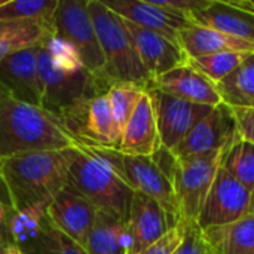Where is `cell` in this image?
I'll return each instance as SVG.
<instances>
[{
    "instance_id": "7402d4cb",
    "label": "cell",
    "mask_w": 254,
    "mask_h": 254,
    "mask_svg": "<svg viewBox=\"0 0 254 254\" xmlns=\"http://www.w3.org/2000/svg\"><path fill=\"white\" fill-rule=\"evenodd\" d=\"M214 254H254V216L247 214L226 226L202 231Z\"/></svg>"
},
{
    "instance_id": "ba28073f",
    "label": "cell",
    "mask_w": 254,
    "mask_h": 254,
    "mask_svg": "<svg viewBox=\"0 0 254 254\" xmlns=\"http://www.w3.org/2000/svg\"><path fill=\"white\" fill-rule=\"evenodd\" d=\"M107 156L121 170L128 185L134 192H140L155 199L165 211L171 226L182 223L179 201L170 179L161 171V168L147 156H129L116 149H106Z\"/></svg>"
},
{
    "instance_id": "e575fe53",
    "label": "cell",
    "mask_w": 254,
    "mask_h": 254,
    "mask_svg": "<svg viewBox=\"0 0 254 254\" xmlns=\"http://www.w3.org/2000/svg\"><path fill=\"white\" fill-rule=\"evenodd\" d=\"M153 1L162 7L180 12L189 18L192 13L205 9L211 3V0H153Z\"/></svg>"
},
{
    "instance_id": "7a4b0ae2",
    "label": "cell",
    "mask_w": 254,
    "mask_h": 254,
    "mask_svg": "<svg viewBox=\"0 0 254 254\" xmlns=\"http://www.w3.org/2000/svg\"><path fill=\"white\" fill-rule=\"evenodd\" d=\"M70 147L15 155L0 161V179L10 199V210L48 205L67 186Z\"/></svg>"
},
{
    "instance_id": "f546056e",
    "label": "cell",
    "mask_w": 254,
    "mask_h": 254,
    "mask_svg": "<svg viewBox=\"0 0 254 254\" xmlns=\"http://www.w3.org/2000/svg\"><path fill=\"white\" fill-rule=\"evenodd\" d=\"M22 254H88L86 250L52 228L48 220L34 240L21 249Z\"/></svg>"
},
{
    "instance_id": "cb8c5ba5",
    "label": "cell",
    "mask_w": 254,
    "mask_h": 254,
    "mask_svg": "<svg viewBox=\"0 0 254 254\" xmlns=\"http://www.w3.org/2000/svg\"><path fill=\"white\" fill-rule=\"evenodd\" d=\"M222 103L232 109L254 110V54L246 60L217 85Z\"/></svg>"
},
{
    "instance_id": "603a6c76",
    "label": "cell",
    "mask_w": 254,
    "mask_h": 254,
    "mask_svg": "<svg viewBox=\"0 0 254 254\" xmlns=\"http://www.w3.org/2000/svg\"><path fill=\"white\" fill-rule=\"evenodd\" d=\"M85 250L88 254H128L129 235L127 223L98 211Z\"/></svg>"
},
{
    "instance_id": "d6986e66",
    "label": "cell",
    "mask_w": 254,
    "mask_h": 254,
    "mask_svg": "<svg viewBox=\"0 0 254 254\" xmlns=\"http://www.w3.org/2000/svg\"><path fill=\"white\" fill-rule=\"evenodd\" d=\"M161 147L162 143L158 131L153 103L149 92L146 91L124 129L119 152L129 156L150 158Z\"/></svg>"
},
{
    "instance_id": "5bb4252c",
    "label": "cell",
    "mask_w": 254,
    "mask_h": 254,
    "mask_svg": "<svg viewBox=\"0 0 254 254\" xmlns=\"http://www.w3.org/2000/svg\"><path fill=\"white\" fill-rule=\"evenodd\" d=\"M122 19L155 31L180 45V31L193 25V21L176 10L162 7L153 0H103Z\"/></svg>"
},
{
    "instance_id": "60d3db41",
    "label": "cell",
    "mask_w": 254,
    "mask_h": 254,
    "mask_svg": "<svg viewBox=\"0 0 254 254\" xmlns=\"http://www.w3.org/2000/svg\"><path fill=\"white\" fill-rule=\"evenodd\" d=\"M9 246V241L6 238V232H4V226L0 228V247H6Z\"/></svg>"
},
{
    "instance_id": "52a82bcc",
    "label": "cell",
    "mask_w": 254,
    "mask_h": 254,
    "mask_svg": "<svg viewBox=\"0 0 254 254\" xmlns=\"http://www.w3.org/2000/svg\"><path fill=\"white\" fill-rule=\"evenodd\" d=\"M223 152L176 158L171 183L179 201L182 223L193 225L220 168Z\"/></svg>"
},
{
    "instance_id": "83f0119b",
    "label": "cell",
    "mask_w": 254,
    "mask_h": 254,
    "mask_svg": "<svg viewBox=\"0 0 254 254\" xmlns=\"http://www.w3.org/2000/svg\"><path fill=\"white\" fill-rule=\"evenodd\" d=\"M60 0H4L0 4V22L42 21L52 22Z\"/></svg>"
},
{
    "instance_id": "f6af8a7d",
    "label": "cell",
    "mask_w": 254,
    "mask_h": 254,
    "mask_svg": "<svg viewBox=\"0 0 254 254\" xmlns=\"http://www.w3.org/2000/svg\"><path fill=\"white\" fill-rule=\"evenodd\" d=\"M3 1H4V0H0V4H1V3H3Z\"/></svg>"
},
{
    "instance_id": "8d00e7d4",
    "label": "cell",
    "mask_w": 254,
    "mask_h": 254,
    "mask_svg": "<svg viewBox=\"0 0 254 254\" xmlns=\"http://www.w3.org/2000/svg\"><path fill=\"white\" fill-rule=\"evenodd\" d=\"M229 3L234 4L235 7H240V9H244V10L254 13V0H231Z\"/></svg>"
},
{
    "instance_id": "b9f144b4",
    "label": "cell",
    "mask_w": 254,
    "mask_h": 254,
    "mask_svg": "<svg viewBox=\"0 0 254 254\" xmlns=\"http://www.w3.org/2000/svg\"><path fill=\"white\" fill-rule=\"evenodd\" d=\"M249 214L254 216V189L252 190V196H250V207H249Z\"/></svg>"
},
{
    "instance_id": "3957f363",
    "label": "cell",
    "mask_w": 254,
    "mask_h": 254,
    "mask_svg": "<svg viewBox=\"0 0 254 254\" xmlns=\"http://www.w3.org/2000/svg\"><path fill=\"white\" fill-rule=\"evenodd\" d=\"M77 144L64 122L48 110L0 98V161L28 152L64 150Z\"/></svg>"
},
{
    "instance_id": "d6a6232c",
    "label": "cell",
    "mask_w": 254,
    "mask_h": 254,
    "mask_svg": "<svg viewBox=\"0 0 254 254\" xmlns=\"http://www.w3.org/2000/svg\"><path fill=\"white\" fill-rule=\"evenodd\" d=\"M186 225V223H185ZM173 254H214L196 223L186 225V235Z\"/></svg>"
},
{
    "instance_id": "ee69618b",
    "label": "cell",
    "mask_w": 254,
    "mask_h": 254,
    "mask_svg": "<svg viewBox=\"0 0 254 254\" xmlns=\"http://www.w3.org/2000/svg\"><path fill=\"white\" fill-rule=\"evenodd\" d=\"M3 95H4V92H3V91H1V89H0V98H1V97H3Z\"/></svg>"
},
{
    "instance_id": "ac0fdd59",
    "label": "cell",
    "mask_w": 254,
    "mask_h": 254,
    "mask_svg": "<svg viewBox=\"0 0 254 254\" xmlns=\"http://www.w3.org/2000/svg\"><path fill=\"white\" fill-rule=\"evenodd\" d=\"M147 89H156L180 100L211 107L222 103L216 83L192 68L189 64L180 65L159 77H155Z\"/></svg>"
},
{
    "instance_id": "1f68e13d",
    "label": "cell",
    "mask_w": 254,
    "mask_h": 254,
    "mask_svg": "<svg viewBox=\"0 0 254 254\" xmlns=\"http://www.w3.org/2000/svg\"><path fill=\"white\" fill-rule=\"evenodd\" d=\"M42 45L46 48L51 61L57 68L64 71H77L85 68L77 52L71 48V45L57 37L54 33H49L42 42Z\"/></svg>"
},
{
    "instance_id": "ffe728a7",
    "label": "cell",
    "mask_w": 254,
    "mask_h": 254,
    "mask_svg": "<svg viewBox=\"0 0 254 254\" xmlns=\"http://www.w3.org/2000/svg\"><path fill=\"white\" fill-rule=\"evenodd\" d=\"M190 19L196 25L222 31L254 45V13L235 7L229 1L211 0L205 9L192 13Z\"/></svg>"
},
{
    "instance_id": "ab89813d",
    "label": "cell",
    "mask_w": 254,
    "mask_h": 254,
    "mask_svg": "<svg viewBox=\"0 0 254 254\" xmlns=\"http://www.w3.org/2000/svg\"><path fill=\"white\" fill-rule=\"evenodd\" d=\"M3 254H22L21 252V249L19 247H16V246H12V244H9L6 249H4V252Z\"/></svg>"
},
{
    "instance_id": "f35d334b",
    "label": "cell",
    "mask_w": 254,
    "mask_h": 254,
    "mask_svg": "<svg viewBox=\"0 0 254 254\" xmlns=\"http://www.w3.org/2000/svg\"><path fill=\"white\" fill-rule=\"evenodd\" d=\"M7 210L3 204H0V228L4 226V222H6V214H7Z\"/></svg>"
},
{
    "instance_id": "7bdbcfd3",
    "label": "cell",
    "mask_w": 254,
    "mask_h": 254,
    "mask_svg": "<svg viewBox=\"0 0 254 254\" xmlns=\"http://www.w3.org/2000/svg\"><path fill=\"white\" fill-rule=\"evenodd\" d=\"M6 247H7V246H6ZM6 247H0V254H3V252H4V249H6Z\"/></svg>"
},
{
    "instance_id": "e0dca14e",
    "label": "cell",
    "mask_w": 254,
    "mask_h": 254,
    "mask_svg": "<svg viewBox=\"0 0 254 254\" xmlns=\"http://www.w3.org/2000/svg\"><path fill=\"white\" fill-rule=\"evenodd\" d=\"M127 228L129 235L128 254L146 250L173 229L162 207L155 199L140 192L134 193Z\"/></svg>"
},
{
    "instance_id": "5b68a950",
    "label": "cell",
    "mask_w": 254,
    "mask_h": 254,
    "mask_svg": "<svg viewBox=\"0 0 254 254\" xmlns=\"http://www.w3.org/2000/svg\"><path fill=\"white\" fill-rule=\"evenodd\" d=\"M37 73L42 91L40 107L60 119L85 101L100 94H106L112 86L109 82L94 76L86 68L77 71L57 68L42 43L39 45L37 54Z\"/></svg>"
},
{
    "instance_id": "836d02e7",
    "label": "cell",
    "mask_w": 254,
    "mask_h": 254,
    "mask_svg": "<svg viewBox=\"0 0 254 254\" xmlns=\"http://www.w3.org/2000/svg\"><path fill=\"white\" fill-rule=\"evenodd\" d=\"M185 235H186V225L179 223L177 226L170 229L158 243H155L153 246L137 254H173L182 244Z\"/></svg>"
},
{
    "instance_id": "9a60e30c",
    "label": "cell",
    "mask_w": 254,
    "mask_h": 254,
    "mask_svg": "<svg viewBox=\"0 0 254 254\" xmlns=\"http://www.w3.org/2000/svg\"><path fill=\"white\" fill-rule=\"evenodd\" d=\"M39 45L18 51L0 61V89L10 98L39 106L42 103L37 73Z\"/></svg>"
},
{
    "instance_id": "4316f807",
    "label": "cell",
    "mask_w": 254,
    "mask_h": 254,
    "mask_svg": "<svg viewBox=\"0 0 254 254\" xmlns=\"http://www.w3.org/2000/svg\"><path fill=\"white\" fill-rule=\"evenodd\" d=\"M220 167L252 192L254 189V143L238 137L223 150Z\"/></svg>"
},
{
    "instance_id": "7c38bea8",
    "label": "cell",
    "mask_w": 254,
    "mask_h": 254,
    "mask_svg": "<svg viewBox=\"0 0 254 254\" xmlns=\"http://www.w3.org/2000/svg\"><path fill=\"white\" fill-rule=\"evenodd\" d=\"M147 92L153 103L161 143L168 150H174L213 109L211 106L180 100L156 89H147Z\"/></svg>"
},
{
    "instance_id": "9c48e42d",
    "label": "cell",
    "mask_w": 254,
    "mask_h": 254,
    "mask_svg": "<svg viewBox=\"0 0 254 254\" xmlns=\"http://www.w3.org/2000/svg\"><path fill=\"white\" fill-rule=\"evenodd\" d=\"M61 121L79 144L119 150L121 140L107 92L85 101L64 115Z\"/></svg>"
},
{
    "instance_id": "2e32d148",
    "label": "cell",
    "mask_w": 254,
    "mask_h": 254,
    "mask_svg": "<svg viewBox=\"0 0 254 254\" xmlns=\"http://www.w3.org/2000/svg\"><path fill=\"white\" fill-rule=\"evenodd\" d=\"M124 24L129 33L138 58L152 80L168 73L173 68L188 64V55L180 45L165 39L155 31L138 27L127 19H124Z\"/></svg>"
},
{
    "instance_id": "74e56055",
    "label": "cell",
    "mask_w": 254,
    "mask_h": 254,
    "mask_svg": "<svg viewBox=\"0 0 254 254\" xmlns=\"http://www.w3.org/2000/svg\"><path fill=\"white\" fill-rule=\"evenodd\" d=\"M0 204H3L6 208H9V210H10V199H9L7 190H6V188H4V185H3V182H1V179H0Z\"/></svg>"
},
{
    "instance_id": "6da1fadb",
    "label": "cell",
    "mask_w": 254,
    "mask_h": 254,
    "mask_svg": "<svg viewBox=\"0 0 254 254\" xmlns=\"http://www.w3.org/2000/svg\"><path fill=\"white\" fill-rule=\"evenodd\" d=\"M67 185L86 198L98 211L128 222L134 189L103 147H70Z\"/></svg>"
},
{
    "instance_id": "d4e9b609",
    "label": "cell",
    "mask_w": 254,
    "mask_h": 254,
    "mask_svg": "<svg viewBox=\"0 0 254 254\" xmlns=\"http://www.w3.org/2000/svg\"><path fill=\"white\" fill-rule=\"evenodd\" d=\"M52 33V22L42 21H9L0 22V61L6 57L40 45Z\"/></svg>"
},
{
    "instance_id": "277c9868",
    "label": "cell",
    "mask_w": 254,
    "mask_h": 254,
    "mask_svg": "<svg viewBox=\"0 0 254 254\" xmlns=\"http://www.w3.org/2000/svg\"><path fill=\"white\" fill-rule=\"evenodd\" d=\"M95 33L106 60V76L113 83H132L147 89L152 77L141 64L124 19L103 0H86Z\"/></svg>"
},
{
    "instance_id": "d590c367",
    "label": "cell",
    "mask_w": 254,
    "mask_h": 254,
    "mask_svg": "<svg viewBox=\"0 0 254 254\" xmlns=\"http://www.w3.org/2000/svg\"><path fill=\"white\" fill-rule=\"evenodd\" d=\"M234 113L240 137L254 143V110L234 109Z\"/></svg>"
},
{
    "instance_id": "484cf974",
    "label": "cell",
    "mask_w": 254,
    "mask_h": 254,
    "mask_svg": "<svg viewBox=\"0 0 254 254\" xmlns=\"http://www.w3.org/2000/svg\"><path fill=\"white\" fill-rule=\"evenodd\" d=\"M46 207L48 205L42 204L19 211L7 210L4 232L9 244L22 249L25 244L34 240L40 232L42 226L45 225Z\"/></svg>"
},
{
    "instance_id": "f1b7e54d",
    "label": "cell",
    "mask_w": 254,
    "mask_h": 254,
    "mask_svg": "<svg viewBox=\"0 0 254 254\" xmlns=\"http://www.w3.org/2000/svg\"><path fill=\"white\" fill-rule=\"evenodd\" d=\"M146 89L140 88L132 83H113L109 91V100L112 106V113H113V121L115 127L119 135V140L122 138L124 129L131 119L138 101L144 95Z\"/></svg>"
},
{
    "instance_id": "8fae6325",
    "label": "cell",
    "mask_w": 254,
    "mask_h": 254,
    "mask_svg": "<svg viewBox=\"0 0 254 254\" xmlns=\"http://www.w3.org/2000/svg\"><path fill=\"white\" fill-rule=\"evenodd\" d=\"M238 137L240 134L234 109L220 103L213 107L211 112L202 118L185 140L171 152L176 158L223 152Z\"/></svg>"
},
{
    "instance_id": "44dd1931",
    "label": "cell",
    "mask_w": 254,
    "mask_h": 254,
    "mask_svg": "<svg viewBox=\"0 0 254 254\" xmlns=\"http://www.w3.org/2000/svg\"><path fill=\"white\" fill-rule=\"evenodd\" d=\"M180 46L188 60L219 52L254 54L253 43L196 24L180 31Z\"/></svg>"
},
{
    "instance_id": "8992f818",
    "label": "cell",
    "mask_w": 254,
    "mask_h": 254,
    "mask_svg": "<svg viewBox=\"0 0 254 254\" xmlns=\"http://www.w3.org/2000/svg\"><path fill=\"white\" fill-rule=\"evenodd\" d=\"M52 33L71 45L89 73L109 82L106 60L86 7V0H60L52 18Z\"/></svg>"
},
{
    "instance_id": "30bf717a",
    "label": "cell",
    "mask_w": 254,
    "mask_h": 254,
    "mask_svg": "<svg viewBox=\"0 0 254 254\" xmlns=\"http://www.w3.org/2000/svg\"><path fill=\"white\" fill-rule=\"evenodd\" d=\"M252 192L222 167L217 170L196 225L201 231L226 226L249 214Z\"/></svg>"
},
{
    "instance_id": "4dcf8cb0",
    "label": "cell",
    "mask_w": 254,
    "mask_h": 254,
    "mask_svg": "<svg viewBox=\"0 0 254 254\" xmlns=\"http://www.w3.org/2000/svg\"><path fill=\"white\" fill-rule=\"evenodd\" d=\"M250 54L241 52H219L205 57H198L188 60V64L210 79L213 83H219L225 77H228Z\"/></svg>"
},
{
    "instance_id": "4fadbf2b",
    "label": "cell",
    "mask_w": 254,
    "mask_h": 254,
    "mask_svg": "<svg viewBox=\"0 0 254 254\" xmlns=\"http://www.w3.org/2000/svg\"><path fill=\"white\" fill-rule=\"evenodd\" d=\"M98 210L86 198L67 185L48 204L46 220L52 228L85 249Z\"/></svg>"
}]
</instances>
